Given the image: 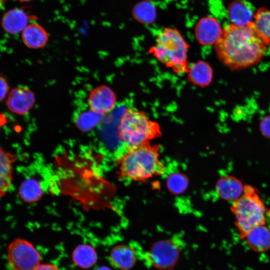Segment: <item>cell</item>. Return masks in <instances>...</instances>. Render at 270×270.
<instances>
[{
    "label": "cell",
    "mask_w": 270,
    "mask_h": 270,
    "mask_svg": "<svg viewBox=\"0 0 270 270\" xmlns=\"http://www.w3.org/2000/svg\"><path fill=\"white\" fill-rule=\"evenodd\" d=\"M265 225L254 228L244 239L249 248L254 252H264L270 250V230Z\"/></svg>",
    "instance_id": "cell-17"
},
{
    "label": "cell",
    "mask_w": 270,
    "mask_h": 270,
    "mask_svg": "<svg viewBox=\"0 0 270 270\" xmlns=\"http://www.w3.org/2000/svg\"><path fill=\"white\" fill-rule=\"evenodd\" d=\"M189 48L190 45L178 29L166 27L159 32L148 52L174 73L182 76L188 72Z\"/></svg>",
    "instance_id": "cell-3"
},
{
    "label": "cell",
    "mask_w": 270,
    "mask_h": 270,
    "mask_svg": "<svg viewBox=\"0 0 270 270\" xmlns=\"http://www.w3.org/2000/svg\"><path fill=\"white\" fill-rule=\"evenodd\" d=\"M42 188L38 180L34 178L24 180L20 186L18 194L24 202L33 203L40 198Z\"/></svg>",
    "instance_id": "cell-20"
},
{
    "label": "cell",
    "mask_w": 270,
    "mask_h": 270,
    "mask_svg": "<svg viewBox=\"0 0 270 270\" xmlns=\"http://www.w3.org/2000/svg\"><path fill=\"white\" fill-rule=\"evenodd\" d=\"M253 23L260 37L270 45V10L261 8L255 12Z\"/></svg>",
    "instance_id": "cell-21"
},
{
    "label": "cell",
    "mask_w": 270,
    "mask_h": 270,
    "mask_svg": "<svg viewBox=\"0 0 270 270\" xmlns=\"http://www.w3.org/2000/svg\"><path fill=\"white\" fill-rule=\"evenodd\" d=\"M187 78L192 84L200 88H206L212 82L213 70L210 64L199 60L190 64L187 72Z\"/></svg>",
    "instance_id": "cell-13"
},
{
    "label": "cell",
    "mask_w": 270,
    "mask_h": 270,
    "mask_svg": "<svg viewBox=\"0 0 270 270\" xmlns=\"http://www.w3.org/2000/svg\"><path fill=\"white\" fill-rule=\"evenodd\" d=\"M189 184L188 176L181 172H174L168 175L166 180V185L170 192L178 195L184 193Z\"/></svg>",
    "instance_id": "cell-22"
},
{
    "label": "cell",
    "mask_w": 270,
    "mask_h": 270,
    "mask_svg": "<svg viewBox=\"0 0 270 270\" xmlns=\"http://www.w3.org/2000/svg\"><path fill=\"white\" fill-rule=\"evenodd\" d=\"M7 0H0V4H4Z\"/></svg>",
    "instance_id": "cell-29"
},
{
    "label": "cell",
    "mask_w": 270,
    "mask_h": 270,
    "mask_svg": "<svg viewBox=\"0 0 270 270\" xmlns=\"http://www.w3.org/2000/svg\"><path fill=\"white\" fill-rule=\"evenodd\" d=\"M118 132L128 148L150 142L162 134L158 122L150 119L144 112L134 108H127L122 116Z\"/></svg>",
    "instance_id": "cell-5"
},
{
    "label": "cell",
    "mask_w": 270,
    "mask_h": 270,
    "mask_svg": "<svg viewBox=\"0 0 270 270\" xmlns=\"http://www.w3.org/2000/svg\"><path fill=\"white\" fill-rule=\"evenodd\" d=\"M21 34L23 43L32 49L43 48L49 38L46 30L36 22L30 23Z\"/></svg>",
    "instance_id": "cell-15"
},
{
    "label": "cell",
    "mask_w": 270,
    "mask_h": 270,
    "mask_svg": "<svg viewBox=\"0 0 270 270\" xmlns=\"http://www.w3.org/2000/svg\"><path fill=\"white\" fill-rule=\"evenodd\" d=\"M102 114L96 112L90 109L78 115L76 124L80 130H88L96 126L102 120Z\"/></svg>",
    "instance_id": "cell-23"
},
{
    "label": "cell",
    "mask_w": 270,
    "mask_h": 270,
    "mask_svg": "<svg viewBox=\"0 0 270 270\" xmlns=\"http://www.w3.org/2000/svg\"><path fill=\"white\" fill-rule=\"evenodd\" d=\"M267 46L252 22L246 26L230 24L224 26L214 49L219 60L236 70L258 62L265 54Z\"/></svg>",
    "instance_id": "cell-1"
},
{
    "label": "cell",
    "mask_w": 270,
    "mask_h": 270,
    "mask_svg": "<svg viewBox=\"0 0 270 270\" xmlns=\"http://www.w3.org/2000/svg\"><path fill=\"white\" fill-rule=\"evenodd\" d=\"M34 270H58V268L51 264H40Z\"/></svg>",
    "instance_id": "cell-27"
},
{
    "label": "cell",
    "mask_w": 270,
    "mask_h": 270,
    "mask_svg": "<svg viewBox=\"0 0 270 270\" xmlns=\"http://www.w3.org/2000/svg\"><path fill=\"white\" fill-rule=\"evenodd\" d=\"M260 128L262 134L268 138H270V116L262 120Z\"/></svg>",
    "instance_id": "cell-26"
},
{
    "label": "cell",
    "mask_w": 270,
    "mask_h": 270,
    "mask_svg": "<svg viewBox=\"0 0 270 270\" xmlns=\"http://www.w3.org/2000/svg\"><path fill=\"white\" fill-rule=\"evenodd\" d=\"M116 102L115 92L106 85L96 87L90 92L88 98L90 108L102 114L112 110L116 106Z\"/></svg>",
    "instance_id": "cell-9"
},
{
    "label": "cell",
    "mask_w": 270,
    "mask_h": 270,
    "mask_svg": "<svg viewBox=\"0 0 270 270\" xmlns=\"http://www.w3.org/2000/svg\"><path fill=\"white\" fill-rule=\"evenodd\" d=\"M216 188L218 194L222 198L234 201L242 196L244 186L237 178L232 176H226L218 180Z\"/></svg>",
    "instance_id": "cell-16"
},
{
    "label": "cell",
    "mask_w": 270,
    "mask_h": 270,
    "mask_svg": "<svg viewBox=\"0 0 270 270\" xmlns=\"http://www.w3.org/2000/svg\"><path fill=\"white\" fill-rule=\"evenodd\" d=\"M97 270H112L108 266H102L99 268Z\"/></svg>",
    "instance_id": "cell-28"
},
{
    "label": "cell",
    "mask_w": 270,
    "mask_h": 270,
    "mask_svg": "<svg viewBox=\"0 0 270 270\" xmlns=\"http://www.w3.org/2000/svg\"><path fill=\"white\" fill-rule=\"evenodd\" d=\"M30 19V16L22 8H16L6 12L2 18L1 26L10 34L22 33Z\"/></svg>",
    "instance_id": "cell-11"
},
{
    "label": "cell",
    "mask_w": 270,
    "mask_h": 270,
    "mask_svg": "<svg viewBox=\"0 0 270 270\" xmlns=\"http://www.w3.org/2000/svg\"><path fill=\"white\" fill-rule=\"evenodd\" d=\"M16 156L4 150L0 145V198L10 190L13 180V164Z\"/></svg>",
    "instance_id": "cell-12"
},
{
    "label": "cell",
    "mask_w": 270,
    "mask_h": 270,
    "mask_svg": "<svg viewBox=\"0 0 270 270\" xmlns=\"http://www.w3.org/2000/svg\"><path fill=\"white\" fill-rule=\"evenodd\" d=\"M110 262L120 270H129L136 262L134 249L129 245L119 244L114 246L110 254Z\"/></svg>",
    "instance_id": "cell-14"
},
{
    "label": "cell",
    "mask_w": 270,
    "mask_h": 270,
    "mask_svg": "<svg viewBox=\"0 0 270 270\" xmlns=\"http://www.w3.org/2000/svg\"><path fill=\"white\" fill-rule=\"evenodd\" d=\"M230 209L242 240H244L254 228L266 224V208L257 190L252 186H244L242 194L234 201Z\"/></svg>",
    "instance_id": "cell-4"
},
{
    "label": "cell",
    "mask_w": 270,
    "mask_h": 270,
    "mask_svg": "<svg viewBox=\"0 0 270 270\" xmlns=\"http://www.w3.org/2000/svg\"><path fill=\"white\" fill-rule=\"evenodd\" d=\"M74 262L78 266L88 268L93 266L97 261V254L94 248L89 244L78 246L72 253Z\"/></svg>",
    "instance_id": "cell-19"
},
{
    "label": "cell",
    "mask_w": 270,
    "mask_h": 270,
    "mask_svg": "<svg viewBox=\"0 0 270 270\" xmlns=\"http://www.w3.org/2000/svg\"><path fill=\"white\" fill-rule=\"evenodd\" d=\"M9 86L6 78L0 76V102L4 100L8 94Z\"/></svg>",
    "instance_id": "cell-25"
},
{
    "label": "cell",
    "mask_w": 270,
    "mask_h": 270,
    "mask_svg": "<svg viewBox=\"0 0 270 270\" xmlns=\"http://www.w3.org/2000/svg\"><path fill=\"white\" fill-rule=\"evenodd\" d=\"M7 260L13 270H34L40 263V256L34 245L26 240L18 238L7 250Z\"/></svg>",
    "instance_id": "cell-6"
},
{
    "label": "cell",
    "mask_w": 270,
    "mask_h": 270,
    "mask_svg": "<svg viewBox=\"0 0 270 270\" xmlns=\"http://www.w3.org/2000/svg\"><path fill=\"white\" fill-rule=\"evenodd\" d=\"M180 255L178 244L174 240L166 239L154 242L146 254L150 264L160 270H170L177 264Z\"/></svg>",
    "instance_id": "cell-7"
},
{
    "label": "cell",
    "mask_w": 270,
    "mask_h": 270,
    "mask_svg": "<svg viewBox=\"0 0 270 270\" xmlns=\"http://www.w3.org/2000/svg\"><path fill=\"white\" fill-rule=\"evenodd\" d=\"M254 14L250 6L244 0H235L228 8V14L232 24L236 26H246L252 22Z\"/></svg>",
    "instance_id": "cell-18"
},
{
    "label": "cell",
    "mask_w": 270,
    "mask_h": 270,
    "mask_svg": "<svg viewBox=\"0 0 270 270\" xmlns=\"http://www.w3.org/2000/svg\"><path fill=\"white\" fill-rule=\"evenodd\" d=\"M18 1H20V2H30V1H31L32 0H18Z\"/></svg>",
    "instance_id": "cell-30"
},
{
    "label": "cell",
    "mask_w": 270,
    "mask_h": 270,
    "mask_svg": "<svg viewBox=\"0 0 270 270\" xmlns=\"http://www.w3.org/2000/svg\"><path fill=\"white\" fill-rule=\"evenodd\" d=\"M222 32V28L218 21L212 16L200 18L194 30L196 40L204 46L214 44L220 38Z\"/></svg>",
    "instance_id": "cell-10"
},
{
    "label": "cell",
    "mask_w": 270,
    "mask_h": 270,
    "mask_svg": "<svg viewBox=\"0 0 270 270\" xmlns=\"http://www.w3.org/2000/svg\"><path fill=\"white\" fill-rule=\"evenodd\" d=\"M35 102V94L32 90L26 86H18L8 93L6 104L11 112L23 116L32 108Z\"/></svg>",
    "instance_id": "cell-8"
},
{
    "label": "cell",
    "mask_w": 270,
    "mask_h": 270,
    "mask_svg": "<svg viewBox=\"0 0 270 270\" xmlns=\"http://www.w3.org/2000/svg\"><path fill=\"white\" fill-rule=\"evenodd\" d=\"M160 146L150 142L128 148L118 162L120 175L136 182H145L162 174L165 166L160 159Z\"/></svg>",
    "instance_id": "cell-2"
},
{
    "label": "cell",
    "mask_w": 270,
    "mask_h": 270,
    "mask_svg": "<svg viewBox=\"0 0 270 270\" xmlns=\"http://www.w3.org/2000/svg\"><path fill=\"white\" fill-rule=\"evenodd\" d=\"M132 15L139 22L150 24L154 21L156 18L155 10L150 2H142L134 6Z\"/></svg>",
    "instance_id": "cell-24"
}]
</instances>
